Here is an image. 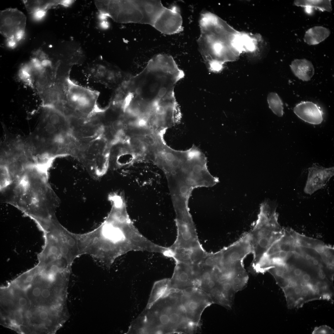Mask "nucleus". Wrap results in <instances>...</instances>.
Returning a JSON list of instances; mask_svg holds the SVG:
<instances>
[{
    "label": "nucleus",
    "instance_id": "1",
    "mask_svg": "<svg viewBox=\"0 0 334 334\" xmlns=\"http://www.w3.org/2000/svg\"><path fill=\"white\" fill-rule=\"evenodd\" d=\"M71 274L55 265L38 262L2 285L0 323L20 334H54L69 317Z\"/></svg>",
    "mask_w": 334,
    "mask_h": 334
},
{
    "label": "nucleus",
    "instance_id": "2",
    "mask_svg": "<svg viewBox=\"0 0 334 334\" xmlns=\"http://www.w3.org/2000/svg\"><path fill=\"white\" fill-rule=\"evenodd\" d=\"M184 75L172 56L156 55L141 71L122 83L119 98L126 112L140 119L167 115L180 109L174 90Z\"/></svg>",
    "mask_w": 334,
    "mask_h": 334
},
{
    "label": "nucleus",
    "instance_id": "3",
    "mask_svg": "<svg viewBox=\"0 0 334 334\" xmlns=\"http://www.w3.org/2000/svg\"><path fill=\"white\" fill-rule=\"evenodd\" d=\"M77 237L82 255L92 256L108 268L119 256L130 250H140L144 241L123 207L112 208L99 226Z\"/></svg>",
    "mask_w": 334,
    "mask_h": 334
},
{
    "label": "nucleus",
    "instance_id": "4",
    "mask_svg": "<svg viewBox=\"0 0 334 334\" xmlns=\"http://www.w3.org/2000/svg\"><path fill=\"white\" fill-rule=\"evenodd\" d=\"M50 166L28 163L7 191L6 202L34 221L39 228L49 225L56 219L57 199L48 180Z\"/></svg>",
    "mask_w": 334,
    "mask_h": 334
},
{
    "label": "nucleus",
    "instance_id": "5",
    "mask_svg": "<svg viewBox=\"0 0 334 334\" xmlns=\"http://www.w3.org/2000/svg\"><path fill=\"white\" fill-rule=\"evenodd\" d=\"M197 40L198 49L208 69L218 72L226 62L236 59L246 37L236 32L224 21L208 11L202 13Z\"/></svg>",
    "mask_w": 334,
    "mask_h": 334
},
{
    "label": "nucleus",
    "instance_id": "6",
    "mask_svg": "<svg viewBox=\"0 0 334 334\" xmlns=\"http://www.w3.org/2000/svg\"><path fill=\"white\" fill-rule=\"evenodd\" d=\"M276 209L275 206L268 201L262 203L257 219L248 232L253 255V268L270 247L285 233L278 222Z\"/></svg>",
    "mask_w": 334,
    "mask_h": 334
},
{
    "label": "nucleus",
    "instance_id": "7",
    "mask_svg": "<svg viewBox=\"0 0 334 334\" xmlns=\"http://www.w3.org/2000/svg\"><path fill=\"white\" fill-rule=\"evenodd\" d=\"M95 3L102 14L117 22L145 24L142 0H98Z\"/></svg>",
    "mask_w": 334,
    "mask_h": 334
},
{
    "label": "nucleus",
    "instance_id": "8",
    "mask_svg": "<svg viewBox=\"0 0 334 334\" xmlns=\"http://www.w3.org/2000/svg\"><path fill=\"white\" fill-rule=\"evenodd\" d=\"M66 83V101L70 107L85 114H89L98 109V92L79 85L69 78Z\"/></svg>",
    "mask_w": 334,
    "mask_h": 334
},
{
    "label": "nucleus",
    "instance_id": "9",
    "mask_svg": "<svg viewBox=\"0 0 334 334\" xmlns=\"http://www.w3.org/2000/svg\"><path fill=\"white\" fill-rule=\"evenodd\" d=\"M179 295V300L187 319L196 325L199 322L201 314L211 302L209 297L201 291L193 288L182 290Z\"/></svg>",
    "mask_w": 334,
    "mask_h": 334
},
{
    "label": "nucleus",
    "instance_id": "10",
    "mask_svg": "<svg viewBox=\"0 0 334 334\" xmlns=\"http://www.w3.org/2000/svg\"><path fill=\"white\" fill-rule=\"evenodd\" d=\"M26 20L24 14L17 8H9L1 11V34L11 41L19 40L24 34Z\"/></svg>",
    "mask_w": 334,
    "mask_h": 334
},
{
    "label": "nucleus",
    "instance_id": "11",
    "mask_svg": "<svg viewBox=\"0 0 334 334\" xmlns=\"http://www.w3.org/2000/svg\"><path fill=\"white\" fill-rule=\"evenodd\" d=\"M152 26L161 33L172 35L183 30V20L179 9L173 6L165 7L158 15Z\"/></svg>",
    "mask_w": 334,
    "mask_h": 334
},
{
    "label": "nucleus",
    "instance_id": "12",
    "mask_svg": "<svg viewBox=\"0 0 334 334\" xmlns=\"http://www.w3.org/2000/svg\"><path fill=\"white\" fill-rule=\"evenodd\" d=\"M308 178L304 188L305 193L311 195L324 186L334 175V167L325 168L314 164L308 169Z\"/></svg>",
    "mask_w": 334,
    "mask_h": 334
},
{
    "label": "nucleus",
    "instance_id": "13",
    "mask_svg": "<svg viewBox=\"0 0 334 334\" xmlns=\"http://www.w3.org/2000/svg\"><path fill=\"white\" fill-rule=\"evenodd\" d=\"M197 278L193 265L176 263L174 272L169 280V287L178 288L193 285Z\"/></svg>",
    "mask_w": 334,
    "mask_h": 334
},
{
    "label": "nucleus",
    "instance_id": "14",
    "mask_svg": "<svg viewBox=\"0 0 334 334\" xmlns=\"http://www.w3.org/2000/svg\"><path fill=\"white\" fill-rule=\"evenodd\" d=\"M293 111L300 118L310 124H319L323 119L322 110L312 102H301L294 107Z\"/></svg>",
    "mask_w": 334,
    "mask_h": 334
},
{
    "label": "nucleus",
    "instance_id": "15",
    "mask_svg": "<svg viewBox=\"0 0 334 334\" xmlns=\"http://www.w3.org/2000/svg\"><path fill=\"white\" fill-rule=\"evenodd\" d=\"M294 75L303 81H307L312 77L315 73V69L312 63L306 59H295L290 65Z\"/></svg>",
    "mask_w": 334,
    "mask_h": 334
},
{
    "label": "nucleus",
    "instance_id": "16",
    "mask_svg": "<svg viewBox=\"0 0 334 334\" xmlns=\"http://www.w3.org/2000/svg\"><path fill=\"white\" fill-rule=\"evenodd\" d=\"M66 1H61L24 0L28 12L37 17H41L53 6L65 4Z\"/></svg>",
    "mask_w": 334,
    "mask_h": 334
},
{
    "label": "nucleus",
    "instance_id": "17",
    "mask_svg": "<svg viewBox=\"0 0 334 334\" xmlns=\"http://www.w3.org/2000/svg\"><path fill=\"white\" fill-rule=\"evenodd\" d=\"M330 33V30L327 28L321 26H314L306 31L303 40L309 45H316L328 38Z\"/></svg>",
    "mask_w": 334,
    "mask_h": 334
},
{
    "label": "nucleus",
    "instance_id": "18",
    "mask_svg": "<svg viewBox=\"0 0 334 334\" xmlns=\"http://www.w3.org/2000/svg\"><path fill=\"white\" fill-rule=\"evenodd\" d=\"M169 279H165L156 282L154 284L146 308H149L159 299L169 294Z\"/></svg>",
    "mask_w": 334,
    "mask_h": 334
},
{
    "label": "nucleus",
    "instance_id": "19",
    "mask_svg": "<svg viewBox=\"0 0 334 334\" xmlns=\"http://www.w3.org/2000/svg\"><path fill=\"white\" fill-rule=\"evenodd\" d=\"M294 5L307 9L314 8L322 11L330 12L332 11L331 0H295Z\"/></svg>",
    "mask_w": 334,
    "mask_h": 334
},
{
    "label": "nucleus",
    "instance_id": "20",
    "mask_svg": "<svg viewBox=\"0 0 334 334\" xmlns=\"http://www.w3.org/2000/svg\"><path fill=\"white\" fill-rule=\"evenodd\" d=\"M267 100L269 107L273 112L279 117L284 114L283 103L276 93L272 92L268 95Z\"/></svg>",
    "mask_w": 334,
    "mask_h": 334
},
{
    "label": "nucleus",
    "instance_id": "21",
    "mask_svg": "<svg viewBox=\"0 0 334 334\" xmlns=\"http://www.w3.org/2000/svg\"><path fill=\"white\" fill-rule=\"evenodd\" d=\"M333 330L327 326H322L316 328L312 332V334H332Z\"/></svg>",
    "mask_w": 334,
    "mask_h": 334
},
{
    "label": "nucleus",
    "instance_id": "22",
    "mask_svg": "<svg viewBox=\"0 0 334 334\" xmlns=\"http://www.w3.org/2000/svg\"><path fill=\"white\" fill-rule=\"evenodd\" d=\"M48 82V80L46 76L43 74L38 75L37 84L39 88H42L47 85Z\"/></svg>",
    "mask_w": 334,
    "mask_h": 334
},
{
    "label": "nucleus",
    "instance_id": "23",
    "mask_svg": "<svg viewBox=\"0 0 334 334\" xmlns=\"http://www.w3.org/2000/svg\"><path fill=\"white\" fill-rule=\"evenodd\" d=\"M315 251L318 253L323 254L325 250V246L322 244H316L314 247Z\"/></svg>",
    "mask_w": 334,
    "mask_h": 334
},
{
    "label": "nucleus",
    "instance_id": "24",
    "mask_svg": "<svg viewBox=\"0 0 334 334\" xmlns=\"http://www.w3.org/2000/svg\"><path fill=\"white\" fill-rule=\"evenodd\" d=\"M216 280L213 276V277L208 282L206 285H207L209 288H213L216 285Z\"/></svg>",
    "mask_w": 334,
    "mask_h": 334
},
{
    "label": "nucleus",
    "instance_id": "25",
    "mask_svg": "<svg viewBox=\"0 0 334 334\" xmlns=\"http://www.w3.org/2000/svg\"><path fill=\"white\" fill-rule=\"evenodd\" d=\"M301 276H302V279L303 281L308 283L310 281L311 277L309 274L307 273H303Z\"/></svg>",
    "mask_w": 334,
    "mask_h": 334
},
{
    "label": "nucleus",
    "instance_id": "26",
    "mask_svg": "<svg viewBox=\"0 0 334 334\" xmlns=\"http://www.w3.org/2000/svg\"><path fill=\"white\" fill-rule=\"evenodd\" d=\"M294 275L297 277H299L302 276L303 274L302 270L299 268H295L293 270Z\"/></svg>",
    "mask_w": 334,
    "mask_h": 334
},
{
    "label": "nucleus",
    "instance_id": "27",
    "mask_svg": "<svg viewBox=\"0 0 334 334\" xmlns=\"http://www.w3.org/2000/svg\"><path fill=\"white\" fill-rule=\"evenodd\" d=\"M231 284L230 282H226L223 284V289L225 291H228L231 289Z\"/></svg>",
    "mask_w": 334,
    "mask_h": 334
},
{
    "label": "nucleus",
    "instance_id": "28",
    "mask_svg": "<svg viewBox=\"0 0 334 334\" xmlns=\"http://www.w3.org/2000/svg\"><path fill=\"white\" fill-rule=\"evenodd\" d=\"M319 277L322 279H324L325 277V275L322 270H320L319 272Z\"/></svg>",
    "mask_w": 334,
    "mask_h": 334
},
{
    "label": "nucleus",
    "instance_id": "29",
    "mask_svg": "<svg viewBox=\"0 0 334 334\" xmlns=\"http://www.w3.org/2000/svg\"><path fill=\"white\" fill-rule=\"evenodd\" d=\"M87 146L85 144H82L79 146V149L81 151H84L86 150Z\"/></svg>",
    "mask_w": 334,
    "mask_h": 334
},
{
    "label": "nucleus",
    "instance_id": "30",
    "mask_svg": "<svg viewBox=\"0 0 334 334\" xmlns=\"http://www.w3.org/2000/svg\"><path fill=\"white\" fill-rule=\"evenodd\" d=\"M312 263L315 265H318L319 264V262L317 259H314L313 260Z\"/></svg>",
    "mask_w": 334,
    "mask_h": 334
},
{
    "label": "nucleus",
    "instance_id": "31",
    "mask_svg": "<svg viewBox=\"0 0 334 334\" xmlns=\"http://www.w3.org/2000/svg\"><path fill=\"white\" fill-rule=\"evenodd\" d=\"M305 258L307 260H310L312 258L311 255L309 254H306L305 256Z\"/></svg>",
    "mask_w": 334,
    "mask_h": 334
}]
</instances>
